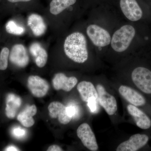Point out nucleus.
<instances>
[{"instance_id": "f03ea898", "label": "nucleus", "mask_w": 151, "mask_h": 151, "mask_svg": "<svg viewBox=\"0 0 151 151\" xmlns=\"http://www.w3.org/2000/svg\"><path fill=\"white\" fill-rule=\"evenodd\" d=\"M136 33L134 28L130 25H125L114 33L111 40L112 48L117 52L127 50Z\"/></svg>"}, {"instance_id": "1a4fd4ad", "label": "nucleus", "mask_w": 151, "mask_h": 151, "mask_svg": "<svg viewBox=\"0 0 151 151\" xmlns=\"http://www.w3.org/2000/svg\"><path fill=\"white\" fill-rule=\"evenodd\" d=\"M149 141L145 134H136L132 135L128 140L123 142L118 146L117 151H136L144 147Z\"/></svg>"}, {"instance_id": "2eb2a0df", "label": "nucleus", "mask_w": 151, "mask_h": 151, "mask_svg": "<svg viewBox=\"0 0 151 151\" xmlns=\"http://www.w3.org/2000/svg\"><path fill=\"white\" fill-rule=\"evenodd\" d=\"M77 89L81 99L84 102L87 103L92 98L97 100L98 94L97 89L91 82L81 81L77 85Z\"/></svg>"}, {"instance_id": "aec40b11", "label": "nucleus", "mask_w": 151, "mask_h": 151, "mask_svg": "<svg viewBox=\"0 0 151 151\" xmlns=\"http://www.w3.org/2000/svg\"><path fill=\"white\" fill-rule=\"evenodd\" d=\"M76 1L77 0H52L50 4V12L52 14H58L74 5Z\"/></svg>"}, {"instance_id": "423d86ee", "label": "nucleus", "mask_w": 151, "mask_h": 151, "mask_svg": "<svg viewBox=\"0 0 151 151\" xmlns=\"http://www.w3.org/2000/svg\"><path fill=\"white\" fill-rule=\"evenodd\" d=\"M77 135L81 142L86 148L92 151L98 150L96 137L91 127L87 123H83L77 129Z\"/></svg>"}, {"instance_id": "0eeeda50", "label": "nucleus", "mask_w": 151, "mask_h": 151, "mask_svg": "<svg viewBox=\"0 0 151 151\" xmlns=\"http://www.w3.org/2000/svg\"><path fill=\"white\" fill-rule=\"evenodd\" d=\"M27 87L34 96L44 97L50 89L49 84L45 79L38 76H30L27 80Z\"/></svg>"}, {"instance_id": "f257e3e1", "label": "nucleus", "mask_w": 151, "mask_h": 151, "mask_svg": "<svg viewBox=\"0 0 151 151\" xmlns=\"http://www.w3.org/2000/svg\"><path fill=\"white\" fill-rule=\"evenodd\" d=\"M64 50L66 56L74 62L82 63L88 59L86 37L81 33L75 32L68 35L64 42Z\"/></svg>"}, {"instance_id": "9d476101", "label": "nucleus", "mask_w": 151, "mask_h": 151, "mask_svg": "<svg viewBox=\"0 0 151 151\" xmlns=\"http://www.w3.org/2000/svg\"><path fill=\"white\" fill-rule=\"evenodd\" d=\"M9 58L14 65L22 68L26 67L29 61L27 50L22 44L15 45L13 47L9 55Z\"/></svg>"}, {"instance_id": "cd10ccee", "label": "nucleus", "mask_w": 151, "mask_h": 151, "mask_svg": "<svg viewBox=\"0 0 151 151\" xmlns=\"http://www.w3.org/2000/svg\"><path fill=\"white\" fill-rule=\"evenodd\" d=\"M5 151H19V149L14 146H9L6 149Z\"/></svg>"}, {"instance_id": "f3484780", "label": "nucleus", "mask_w": 151, "mask_h": 151, "mask_svg": "<svg viewBox=\"0 0 151 151\" xmlns=\"http://www.w3.org/2000/svg\"><path fill=\"white\" fill-rule=\"evenodd\" d=\"M28 24L36 36L43 35L46 32L47 27L43 18L37 14H32L28 19Z\"/></svg>"}, {"instance_id": "f8f14e48", "label": "nucleus", "mask_w": 151, "mask_h": 151, "mask_svg": "<svg viewBox=\"0 0 151 151\" xmlns=\"http://www.w3.org/2000/svg\"><path fill=\"white\" fill-rule=\"evenodd\" d=\"M76 77H68L63 73H58L55 75L52 80V86L55 90H63L65 92L71 91L77 84Z\"/></svg>"}, {"instance_id": "a211bd4d", "label": "nucleus", "mask_w": 151, "mask_h": 151, "mask_svg": "<svg viewBox=\"0 0 151 151\" xmlns=\"http://www.w3.org/2000/svg\"><path fill=\"white\" fill-rule=\"evenodd\" d=\"M37 112V109L35 105H28L20 112L17 119L24 127L29 128L34 125L33 116L36 114Z\"/></svg>"}, {"instance_id": "bb28decb", "label": "nucleus", "mask_w": 151, "mask_h": 151, "mask_svg": "<svg viewBox=\"0 0 151 151\" xmlns=\"http://www.w3.org/2000/svg\"><path fill=\"white\" fill-rule=\"evenodd\" d=\"M7 1L12 3H27L30 2L33 0H7Z\"/></svg>"}, {"instance_id": "4be33fe9", "label": "nucleus", "mask_w": 151, "mask_h": 151, "mask_svg": "<svg viewBox=\"0 0 151 151\" xmlns=\"http://www.w3.org/2000/svg\"><path fill=\"white\" fill-rule=\"evenodd\" d=\"M9 50L7 47H4L0 53V70H5L7 68Z\"/></svg>"}, {"instance_id": "a878e982", "label": "nucleus", "mask_w": 151, "mask_h": 151, "mask_svg": "<svg viewBox=\"0 0 151 151\" xmlns=\"http://www.w3.org/2000/svg\"><path fill=\"white\" fill-rule=\"evenodd\" d=\"M47 151H62L63 149L57 145H52L50 146L47 150Z\"/></svg>"}, {"instance_id": "7ed1b4c3", "label": "nucleus", "mask_w": 151, "mask_h": 151, "mask_svg": "<svg viewBox=\"0 0 151 151\" xmlns=\"http://www.w3.org/2000/svg\"><path fill=\"white\" fill-rule=\"evenodd\" d=\"M132 81L136 86L144 93L151 94V71L146 68H135L132 74Z\"/></svg>"}, {"instance_id": "6e6552de", "label": "nucleus", "mask_w": 151, "mask_h": 151, "mask_svg": "<svg viewBox=\"0 0 151 151\" xmlns=\"http://www.w3.org/2000/svg\"><path fill=\"white\" fill-rule=\"evenodd\" d=\"M120 5L124 15L131 21L142 18V11L136 0H120Z\"/></svg>"}, {"instance_id": "5701e85b", "label": "nucleus", "mask_w": 151, "mask_h": 151, "mask_svg": "<svg viewBox=\"0 0 151 151\" xmlns=\"http://www.w3.org/2000/svg\"><path fill=\"white\" fill-rule=\"evenodd\" d=\"M12 134L17 139H22L26 135V131L20 127H16L12 130Z\"/></svg>"}, {"instance_id": "39448f33", "label": "nucleus", "mask_w": 151, "mask_h": 151, "mask_svg": "<svg viewBox=\"0 0 151 151\" xmlns=\"http://www.w3.org/2000/svg\"><path fill=\"white\" fill-rule=\"evenodd\" d=\"M98 97L97 101L108 115L113 116L118 109L116 98L106 91L102 84H98L96 86Z\"/></svg>"}, {"instance_id": "412c9836", "label": "nucleus", "mask_w": 151, "mask_h": 151, "mask_svg": "<svg viewBox=\"0 0 151 151\" xmlns=\"http://www.w3.org/2000/svg\"><path fill=\"white\" fill-rule=\"evenodd\" d=\"M6 29L9 33L17 35L23 34L25 31L24 27L17 24L14 21L8 22L6 24Z\"/></svg>"}, {"instance_id": "20e7f679", "label": "nucleus", "mask_w": 151, "mask_h": 151, "mask_svg": "<svg viewBox=\"0 0 151 151\" xmlns=\"http://www.w3.org/2000/svg\"><path fill=\"white\" fill-rule=\"evenodd\" d=\"M86 33L95 46L103 47L111 43V37L109 33L97 25L89 26L86 29Z\"/></svg>"}, {"instance_id": "dca6fc26", "label": "nucleus", "mask_w": 151, "mask_h": 151, "mask_svg": "<svg viewBox=\"0 0 151 151\" xmlns=\"http://www.w3.org/2000/svg\"><path fill=\"white\" fill-rule=\"evenodd\" d=\"M29 51L38 67H44L47 60V53L46 50L39 43L34 42L30 46Z\"/></svg>"}, {"instance_id": "6ab92c4d", "label": "nucleus", "mask_w": 151, "mask_h": 151, "mask_svg": "<svg viewBox=\"0 0 151 151\" xmlns=\"http://www.w3.org/2000/svg\"><path fill=\"white\" fill-rule=\"evenodd\" d=\"M22 104L20 97L14 94H9L6 99V116L9 119L14 118Z\"/></svg>"}, {"instance_id": "4468645a", "label": "nucleus", "mask_w": 151, "mask_h": 151, "mask_svg": "<svg viewBox=\"0 0 151 151\" xmlns=\"http://www.w3.org/2000/svg\"><path fill=\"white\" fill-rule=\"evenodd\" d=\"M127 109L129 113L134 118L138 127L142 129H147L151 127L150 119L137 106L129 105L127 106Z\"/></svg>"}, {"instance_id": "b1692460", "label": "nucleus", "mask_w": 151, "mask_h": 151, "mask_svg": "<svg viewBox=\"0 0 151 151\" xmlns=\"http://www.w3.org/2000/svg\"><path fill=\"white\" fill-rule=\"evenodd\" d=\"M97 99L92 98L87 102V105L91 112H94L97 110Z\"/></svg>"}, {"instance_id": "9b49d317", "label": "nucleus", "mask_w": 151, "mask_h": 151, "mask_svg": "<svg viewBox=\"0 0 151 151\" xmlns=\"http://www.w3.org/2000/svg\"><path fill=\"white\" fill-rule=\"evenodd\" d=\"M48 110L50 116L52 119L58 118L60 124H68L72 118L68 115L67 107L59 102H52L49 105Z\"/></svg>"}, {"instance_id": "393cba45", "label": "nucleus", "mask_w": 151, "mask_h": 151, "mask_svg": "<svg viewBox=\"0 0 151 151\" xmlns=\"http://www.w3.org/2000/svg\"><path fill=\"white\" fill-rule=\"evenodd\" d=\"M68 113L70 117L73 118L77 114V108L76 105H70L67 106Z\"/></svg>"}, {"instance_id": "ddd939ff", "label": "nucleus", "mask_w": 151, "mask_h": 151, "mask_svg": "<svg viewBox=\"0 0 151 151\" xmlns=\"http://www.w3.org/2000/svg\"><path fill=\"white\" fill-rule=\"evenodd\" d=\"M119 93L132 105L141 106L145 105L146 100L142 94L129 86L122 85L119 88Z\"/></svg>"}]
</instances>
